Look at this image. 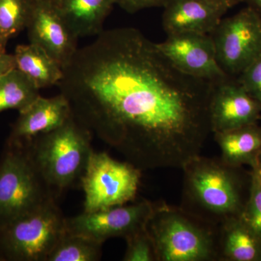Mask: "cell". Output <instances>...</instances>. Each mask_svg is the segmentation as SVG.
Returning a JSON list of instances; mask_svg holds the SVG:
<instances>
[{"label": "cell", "instance_id": "21", "mask_svg": "<svg viewBox=\"0 0 261 261\" xmlns=\"http://www.w3.org/2000/svg\"><path fill=\"white\" fill-rule=\"evenodd\" d=\"M32 0H0V32L10 39L24 29L30 19Z\"/></svg>", "mask_w": 261, "mask_h": 261}, {"label": "cell", "instance_id": "12", "mask_svg": "<svg viewBox=\"0 0 261 261\" xmlns=\"http://www.w3.org/2000/svg\"><path fill=\"white\" fill-rule=\"evenodd\" d=\"M212 133L226 132L257 123L261 108L235 77L214 84L210 104Z\"/></svg>", "mask_w": 261, "mask_h": 261}, {"label": "cell", "instance_id": "8", "mask_svg": "<svg viewBox=\"0 0 261 261\" xmlns=\"http://www.w3.org/2000/svg\"><path fill=\"white\" fill-rule=\"evenodd\" d=\"M210 35L218 63L229 76L237 78L261 56V18L249 7L223 18Z\"/></svg>", "mask_w": 261, "mask_h": 261}, {"label": "cell", "instance_id": "28", "mask_svg": "<svg viewBox=\"0 0 261 261\" xmlns=\"http://www.w3.org/2000/svg\"><path fill=\"white\" fill-rule=\"evenodd\" d=\"M216 1L224 3V4L227 5L228 7L231 8L232 7L234 6V5L238 4L240 0H216Z\"/></svg>", "mask_w": 261, "mask_h": 261}, {"label": "cell", "instance_id": "23", "mask_svg": "<svg viewBox=\"0 0 261 261\" xmlns=\"http://www.w3.org/2000/svg\"><path fill=\"white\" fill-rule=\"evenodd\" d=\"M126 240V250L124 261H158L152 239L147 226L128 235Z\"/></svg>", "mask_w": 261, "mask_h": 261}, {"label": "cell", "instance_id": "10", "mask_svg": "<svg viewBox=\"0 0 261 261\" xmlns=\"http://www.w3.org/2000/svg\"><path fill=\"white\" fill-rule=\"evenodd\" d=\"M159 49L176 68L187 74L216 84L227 78L216 58L210 34L178 33L157 43Z\"/></svg>", "mask_w": 261, "mask_h": 261}, {"label": "cell", "instance_id": "18", "mask_svg": "<svg viewBox=\"0 0 261 261\" xmlns=\"http://www.w3.org/2000/svg\"><path fill=\"white\" fill-rule=\"evenodd\" d=\"M16 68L39 89L58 85L63 77V67L42 48L29 43L17 46L14 54Z\"/></svg>", "mask_w": 261, "mask_h": 261}, {"label": "cell", "instance_id": "3", "mask_svg": "<svg viewBox=\"0 0 261 261\" xmlns=\"http://www.w3.org/2000/svg\"><path fill=\"white\" fill-rule=\"evenodd\" d=\"M147 229L158 261L219 260V226L181 207L154 204Z\"/></svg>", "mask_w": 261, "mask_h": 261}, {"label": "cell", "instance_id": "19", "mask_svg": "<svg viewBox=\"0 0 261 261\" xmlns=\"http://www.w3.org/2000/svg\"><path fill=\"white\" fill-rule=\"evenodd\" d=\"M39 90L18 68L10 70L0 77V113L8 110L23 111L40 96Z\"/></svg>", "mask_w": 261, "mask_h": 261}, {"label": "cell", "instance_id": "27", "mask_svg": "<svg viewBox=\"0 0 261 261\" xmlns=\"http://www.w3.org/2000/svg\"><path fill=\"white\" fill-rule=\"evenodd\" d=\"M249 8L253 10L261 18V0H243Z\"/></svg>", "mask_w": 261, "mask_h": 261}, {"label": "cell", "instance_id": "1", "mask_svg": "<svg viewBox=\"0 0 261 261\" xmlns=\"http://www.w3.org/2000/svg\"><path fill=\"white\" fill-rule=\"evenodd\" d=\"M63 72L73 118L141 171L183 168L212 133L214 83L178 69L138 29L103 31Z\"/></svg>", "mask_w": 261, "mask_h": 261}, {"label": "cell", "instance_id": "30", "mask_svg": "<svg viewBox=\"0 0 261 261\" xmlns=\"http://www.w3.org/2000/svg\"><path fill=\"white\" fill-rule=\"evenodd\" d=\"M34 2H43V3H53V4H56L58 3V0H32Z\"/></svg>", "mask_w": 261, "mask_h": 261}, {"label": "cell", "instance_id": "29", "mask_svg": "<svg viewBox=\"0 0 261 261\" xmlns=\"http://www.w3.org/2000/svg\"><path fill=\"white\" fill-rule=\"evenodd\" d=\"M9 39L7 38L0 37V53L6 51V45Z\"/></svg>", "mask_w": 261, "mask_h": 261}, {"label": "cell", "instance_id": "2", "mask_svg": "<svg viewBox=\"0 0 261 261\" xmlns=\"http://www.w3.org/2000/svg\"><path fill=\"white\" fill-rule=\"evenodd\" d=\"M240 168L221 159L196 156L183 168L181 207L196 217L219 226L243 214L245 204Z\"/></svg>", "mask_w": 261, "mask_h": 261}, {"label": "cell", "instance_id": "22", "mask_svg": "<svg viewBox=\"0 0 261 261\" xmlns=\"http://www.w3.org/2000/svg\"><path fill=\"white\" fill-rule=\"evenodd\" d=\"M251 168L248 200L240 216L261 236V161Z\"/></svg>", "mask_w": 261, "mask_h": 261}, {"label": "cell", "instance_id": "26", "mask_svg": "<svg viewBox=\"0 0 261 261\" xmlns=\"http://www.w3.org/2000/svg\"><path fill=\"white\" fill-rule=\"evenodd\" d=\"M14 68H16L14 55L0 53V77Z\"/></svg>", "mask_w": 261, "mask_h": 261}, {"label": "cell", "instance_id": "7", "mask_svg": "<svg viewBox=\"0 0 261 261\" xmlns=\"http://www.w3.org/2000/svg\"><path fill=\"white\" fill-rule=\"evenodd\" d=\"M141 170L120 162L107 152L92 151L81 178L84 192V212L125 205L133 200L140 187Z\"/></svg>", "mask_w": 261, "mask_h": 261}, {"label": "cell", "instance_id": "20", "mask_svg": "<svg viewBox=\"0 0 261 261\" xmlns=\"http://www.w3.org/2000/svg\"><path fill=\"white\" fill-rule=\"evenodd\" d=\"M102 243L65 231L46 261H97L102 256Z\"/></svg>", "mask_w": 261, "mask_h": 261}, {"label": "cell", "instance_id": "31", "mask_svg": "<svg viewBox=\"0 0 261 261\" xmlns=\"http://www.w3.org/2000/svg\"><path fill=\"white\" fill-rule=\"evenodd\" d=\"M0 37H3V35H2V34H1V32H0Z\"/></svg>", "mask_w": 261, "mask_h": 261}, {"label": "cell", "instance_id": "16", "mask_svg": "<svg viewBox=\"0 0 261 261\" xmlns=\"http://www.w3.org/2000/svg\"><path fill=\"white\" fill-rule=\"evenodd\" d=\"M116 0H58L60 14L77 37L97 36Z\"/></svg>", "mask_w": 261, "mask_h": 261}, {"label": "cell", "instance_id": "11", "mask_svg": "<svg viewBox=\"0 0 261 261\" xmlns=\"http://www.w3.org/2000/svg\"><path fill=\"white\" fill-rule=\"evenodd\" d=\"M27 29L31 44L42 48L63 68L78 50L79 38L60 14L56 4L33 1Z\"/></svg>", "mask_w": 261, "mask_h": 261}, {"label": "cell", "instance_id": "14", "mask_svg": "<svg viewBox=\"0 0 261 261\" xmlns=\"http://www.w3.org/2000/svg\"><path fill=\"white\" fill-rule=\"evenodd\" d=\"M72 116L69 102L61 93L50 98L39 96L19 112L8 141L25 142L59 128Z\"/></svg>", "mask_w": 261, "mask_h": 261}, {"label": "cell", "instance_id": "4", "mask_svg": "<svg viewBox=\"0 0 261 261\" xmlns=\"http://www.w3.org/2000/svg\"><path fill=\"white\" fill-rule=\"evenodd\" d=\"M92 137V132L72 116L59 128L23 142L38 172L56 197L81 181L93 151Z\"/></svg>", "mask_w": 261, "mask_h": 261}, {"label": "cell", "instance_id": "13", "mask_svg": "<svg viewBox=\"0 0 261 261\" xmlns=\"http://www.w3.org/2000/svg\"><path fill=\"white\" fill-rule=\"evenodd\" d=\"M163 8V28L167 35L185 32L210 34L230 9L216 0H171Z\"/></svg>", "mask_w": 261, "mask_h": 261}, {"label": "cell", "instance_id": "25", "mask_svg": "<svg viewBox=\"0 0 261 261\" xmlns=\"http://www.w3.org/2000/svg\"><path fill=\"white\" fill-rule=\"evenodd\" d=\"M171 0H116V4L128 12L135 13L150 8H164Z\"/></svg>", "mask_w": 261, "mask_h": 261}, {"label": "cell", "instance_id": "24", "mask_svg": "<svg viewBox=\"0 0 261 261\" xmlns=\"http://www.w3.org/2000/svg\"><path fill=\"white\" fill-rule=\"evenodd\" d=\"M237 79L261 108V56L245 68Z\"/></svg>", "mask_w": 261, "mask_h": 261}, {"label": "cell", "instance_id": "17", "mask_svg": "<svg viewBox=\"0 0 261 261\" xmlns=\"http://www.w3.org/2000/svg\"><path fill=\"white\" fill-rule=\"evenodd\" d=\"M221 152V159L233 167H250L261 161V126L257 123L214 133Z\"/></svg>", "mask_w": 261, "mask_h": 261}, {"label": "cell", "instance_id": "9", "mask_svg": "<svg viewBox=\"0 0 261 261\" xmlns=\"http://www.w3.org/2000/svg\"><path fill=\"white\" fill-rule=\"evenodd\" d=\"M154 204L147 200L66 218L68 232L79 233L104 243L108 239L126 238L147 226Z\"/></svg>", "mask_w": 261, "mask_h": 261}, {"label": "cell", "instance_id": "15", "mask_svg": "<svg viewBox=\"0 0 261 261\" xmlns=\"http://www.w3.org/2000/svg\"><path fill=\"white\" fill-rule=\"evenodd\" d=\"M219 260L261 261V236L241 216L219 226Z\"/></svg>", "mask_w": 261, "mask_h": 261}, {"label": "cell", "instance_id": "5", "mask_svg": "<svg viewBox=\"0 0 261 261\" xmlns=\"http://www.w3.org/2000/svg\"><path fill=\"white\" fill-rule=\"evenodd\" d=\"M56 199L0 226V260L46 261L66 231Z\"/></svg>", "mask_w": 261, "mask_h": 261}, {"label": "cell", "instance_id": "6", "mask_svg": "<svg viewBox=\"0 0 261 261\" xmlns=\"http://www.w3.org/2000/svg\"><path fill=\"white\" fill-rule=\"evenodd\" d=\"M56 196L38 172L23 142H7L0 161V226Z\"/></svg>", "mask_w": 261, "mask_h": 261}]
</instances>
